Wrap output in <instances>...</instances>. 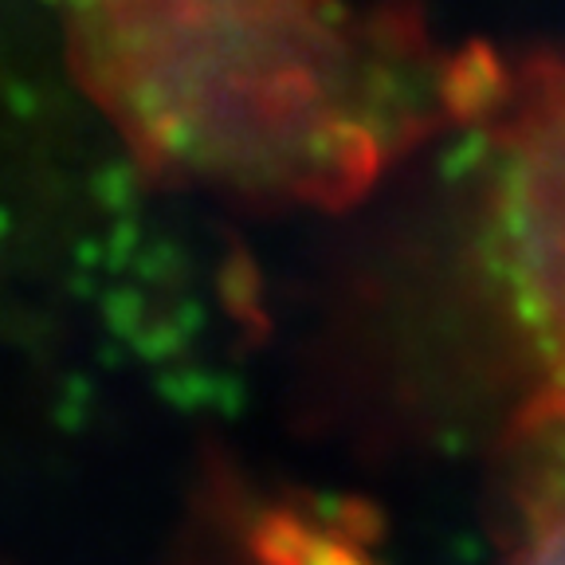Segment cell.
I'll list each match as a JSON object with an SVG mask.
<instances>
[{
    "label": "cell",
    "mask_w": 565,
    "mask_h": 565,
    "mask_svg": "<svg viewBox=\"0 0 565 565\" xmlns=\"http://www.w3.org/2000/svg\"><path fill=\"white\" fill-rule=\"evenodd\" d=\"M522 534L507 565H565V494L519 507Z\"/></svg>",
    "instance_id": "277c9868"
},
{
    "label": "cell",
    "mask_w": 565,
    "mask_h": 565,
    "mask_svg": "<svg viewBox=\"0 0 565 565\" xmlns=\"http://www.w3.org/2000/svg\"><path fill=\"white\" fill-rule=\"evenodd\" d=\"M471 122L483 126V239L522 334L546 373L565 370V47L494 67Z\"/></svg>",
    "instance_id": "7a4b0ae2"
},
{
    "label": "cell",
    "mask_w": 565,
    "mask_h": 565,
    "mask_svg": "<svg viewBox=\"0 0 565 565\" xmlns=\"http://www.w3.org/2000/svg\"><path fill=\"white\" fill-rule=\"evenodd\" d=\"M511 491L519 507L565 494V370L546 373L514 424Z\"/></svg>",
    "instance_id": "3957f363"
},
{
    "label": "cell",
    "mask_w": 565,
    "mask_h": 565,
    "mask_svg": "<svg viewBox=\"0 0 565 565\" xmlns=\"http://www.w3.org/2000/svg\"><path fill=\"white\" fill-rule=\"evenodd\" d=\"M67 47L153 177L271 209L353 204L487 67L358 0H67Z\"/></svg>",
    "instance_id": "6da1fadb"
}]
</instances>
